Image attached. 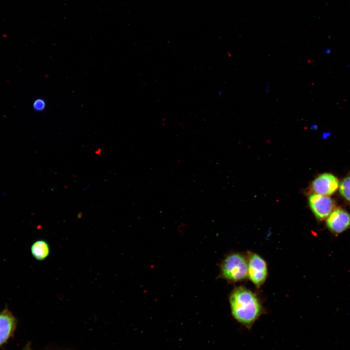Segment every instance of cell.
<instances>
[{
  "instance_id": "cell-10",
  "label": "cell",
  "mask_w": 350,
  "mask_h": 350,
  "mask_svg": "<svg viewBox=\"0 0 350 350\" xmlns=\"http://www.w3.org/2000/svg\"><path fill=\"white\" fill-rule=\"evenodd\" d=\"M45 101L41 98L36 99L33 104V109L38 112L43 111L46 107Z\"/></svg>"
},
{
  "instance_id": "cell-3",
  "label": "cell",
  "mask_w": 350,
  "mask_h": 350,
  "mask_svg": "<svg viewBox=\"0 0 350 350\" xmlns=\"http://www.w3.org/2000/svg\"><path fill=\"white\" fill-rule=\"evenodd\" d=\"M247 258L248 278L259 288L264 284L268 276L267 263L261 256L254 252H248Z\"/></svg>"
},
{
  "instance_id": "cell-9",
  "label": "cell",
  "mask_w": 350,
  "mask_h": 350,
  "mask_svg": "<svg viewBox=\"0 0 350 350\" xmlns=\"http://www.w3.org/2000/svg\"><path fill=\"white\" fill-rule=\"evenodd\" d=\"M339 192L343 197L350 202V176L345 178L341 182Z\"/></svg>"
},
{
  "instance_id": "cell-2",
  "label": "cell",
  "mask_w": 350,
  "mask_h": 350,
  "mask_svg": "<svg viewBox=\"0 0 350 350\" xmlns=\"http://www.w3.org/2000/svg\"><path fill=\"white\" fill-rule=\"evenodd\" d=\"M247 256L233 252L227 255L220 266V278L229 283L241 282L248 278Z\"/></svg>"
},
{
  "instance_id": "cell-1",
  "label": "cell",
  "mask_w": 350,
  "mask_h": 350,
  "mask_svg": "<svg viewBox=\"0 0 350 350\" xmlns=\"http://www.w3.org/2000/svg\"><path fill=\"white\" fill-rule=\"evenodd\" d=\"M229 301L234 319L248 330L252 328L265 311L258 296L243 286L236 287L231 291Z\"/></svg>"
},
{
  "instance_id": "cell-13",
  "label": "cell",
  "mask_w": 350,
  "mask_h": 350,
  "mask_svg": "<svg viewBox=\"0 0 350 350\" xmlns=\"http://www.w3.org/2000/svg\"><path fill=\"white\" fill-rule=\"evenodd\" d=\"M89 187V185H88L87 186L85 187V189H83L84 190H85L87 189V188H88Z\"/></svg>"
},
{
  "instance_id": "cell-11",
  "label": "cell",
  "mask_w": 350,
  "mask_h": 350,
  "mask_svg": "<svg viewBox=\"0 0 350 350\" xmlns=\"http://www.w3.org/2000/svg\"><path fill=\"white\" fill-rule=\"evenodd\" d=\"M23 350H32L30 346V343L27 344Z\"/></svg>"
},
{
  "instance_id": "cell-8",
  "label": "cell",
  "mask_w": 350,
  "mask_h": 350,
  "mask_svg": "<svg viewBox=\"0 0 350 350\" xmlns=\"http://www.w3.org/2000/svg\"><path fill=\"white\" fill-rule=\"evenodd\" d=\"M31 251L32 256L36 260L42 261L45 259L49 255V245L46 241L39 240L32 244Z\"/></svg>"
},
{
  "instance_id": "cell-5",
  "label": "cell",
  "mask_w": 350,
  "mask_h": 350,
  "mask_svg": "<svg viewBox=\"0 0 350 350\" xmlns=\"http://www.w3.org/2000/svg\"><path fill=\"white\" fill-rule=\"evenodd\" d=\"M328 229L334 235H339L350 228V214L344 210H333L327 217Z\"/></svg>"
},
{
  "instance_id": "cell-7",
  "label": "cell",
  "mask_w": 350,
  "mask_h": 350,
  "mask_svg": "<svg viewBox=\"0 0 350 350\" xmlns=\"http://www.w3.org/2000/svg\"><path fill=\"white\" fill-rule=\"evenodd\" d=\"M16 325V317L7 307L0 312V347L13 335Z\"/></svg>"
},
{
  "instance_id": "cell-12",
  "label": "cell",
  "mask_w": 350,
  "mask_h": 350,
  "mask_svg": "<svg viewBox=\"0 0 350 350\" xmlns=\"http://www.w3.org/2000/svg\"><path fill=\"white\" fill-rule=\"evenodd\" d=\"M269 88H270V82H268L265 87V92H268L269 90Z\"/></svg>"
},
{
  "instance_id": "cell-4",
  "label": "cell",
  "mask_w": 350,
  "mask_h": 350,
  "mask_svg": "<svg viewBox=\"0 0 350 350\" xmlns=\"http://www.w3.org/2000/svg\"><path fill=\"white\" fill-rule=\"evenodd\" d=\"M309 203L315 217L320 220L327 218L334 207V201L331 198L316 193L309 196Z\"/></svg>"
},
{
  "instance_id": "cell-6",
  "label": "cell",
  "mask_w": 350,
  "mask_h": 350,
  "mask_svg": "<svg viewBox=\"0 0 350 350\" xmlns=\"http://www.w3.org/2000/svg\"><path fill=\"white\" fill-rule=\"evenodd\" d=\"M312 189L316 194L330 195L338 187L337 178L330 173H324L317 177L313 182Z\"/></svg>"
}]
</instances>
